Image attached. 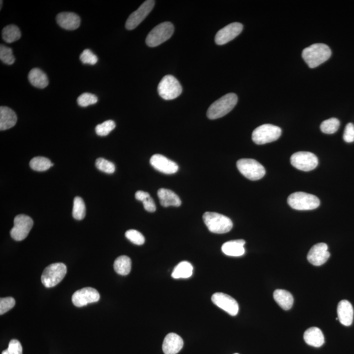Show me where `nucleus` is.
<instances>
[{
  "label": "nucleus",
  "mask_w": 354,
  "mask_h": 354,
  "mask_svg": "<svg viewBox=\"0 0 354 354\" xmlns=\"http://www.w3.org/2000/svg\"><path fill=\"white\" fill-rule=\"evenodd\" d=\"M31 169L37 171H45L53 166V163L48 158L38 156L33 158L30 162Z\"/></svg>",
  "instance_id": "30"
},
{
  "label": "nucleus",
  "mask_w": 354,
  "mask_h": 354,
  "mask_svg": "<svg viewBox=\"0 0 354 354\" xmlns=\"http://www.w3.org/2000/svg\"><path fill=\"white\" fill-rule=\"evenodd\" d=\"M2 354H22V347L19 340H11L8 349L2 351Z\"/></svg>",
  "instance_id": "39"
},
{
  "label": "nucleus",
  "mask_w": 354,
  "mask_h": 354,
  "mask_svg": "<svg viewBox=\"0 0 354 354\" xmlns=\"http://www.w3.org/2000/svg\"><path fill=\"white\" fill-rule=\"evenodd\" d=\"M302 58L311 68H316L327 61L331 56V50L324 44H315L302 51Z\"/></svg>",
  "instance_id": "1"
},
{
  "label": "nucleus",
  "mask_w": 354,
  "mask_h": 354,
  "mask_svg": "<svg viewBox=\"0 0 354 354\" xmlns=\"http://www.w3.org/2000/svg\"><path fill=\"white\" fill-rule=\"evenodd\" d=\"M154 5H155V1L147 0L138 8L137 10L131 13L125 23V27L127 30H133L139 25L153 10Z\"/></svg>",
  "instance_id": "12"
},
{
  "label": "nucleus",
  "mask_w": 354,
  "mask_h": 354,
  "mask_svg": "<svg viewBox=\"0 0 354 354\" xmlns=\"http://www.w3.org/2000/svg\"><path fill=\"white\" fill-rule=\"evenodd\" d=\"M21 37V32L19 28L14 24H10L5 27L2 31V38L4 41L8 44L17 41Z\"/></svg>",
  "instance_id": "29"
},
{
  "label": "nucleus",
  "mask_w": 354,
  "mask_h": 354,
  "mask_svg": "<svg viewBox=\"0 0 354 354\" xmlns=\"http://www.w3.org/2000/svg\"><path fill=\"white\" fill-rule=\"evenodd\" d=\"M203 219L208 229L215 234H226L233 227L232 221L225 215L214 212H206Z\"/></svg>",
  "instance_id": "3"
},
{
  "label": "nucleus",
  "mask_w": 354,
  "mask_h": 354,
  "mask_svg": "<svg viewBox=\"0 0 354 354\" xmlns=\"http://www.w3.org/2000/svg\"><path fill=\"white\" fill-rule=\"evenodd\" d=\"M150 162L154 169L164 174H174L179 170L178 165L175 162L161 154H154Z\"/></svg>",
  "instance_id": "17"
},
{
  "label": "nucleus",
  "mask_w": 354,
  "mask_h": 354,
  "mask_svg": "<svg viewBox=\"0 0 354 354\" xmlns=\"http://www.w3.org/2000/svg\"><path fill=\"white\" fill-rule=\"evenodd\" d=\"M245 241L243 239H237L226 242L222 246V251L225 255L230 257H241L245 254L244 248Z\"/></svg>",
  "instance_id": "22"
},
{
  "label": "nucleus",
  "mask_w": 354,
  "mask_h": 354,
  "mask_svg": "<svg viewBox=\"0 0 354 354\" xmlns=\"http://www.w3.org/2000/svg\"><path fill=\"white\" fill-rule=\"evenodd\" d=\"M97 101V96L89 93L82 94L77 100L78 105L82 107H87L89 105L95 104Z\"/></svg>",
  "instance_id": "36"
},
{
  "label": "nucleus",
  "mask_w": 354,
  "mask_h": 354,
  "mask_svg": "<svg viewBox=\"0 0 354 354\" xmlns=\"http://www.w3.org/2000/svg\"><path fill=\"white\" fill-rule=\"evenodd\" d=\"M158 196L160 199L161 205L164 207L174 206L179 207L181 205V200L179 197L171 190L161 188L158 190Z\"/></svg>",
  "instance_id": "24"
},
{
  "label": "nucleus",
  "mask_w": 354,
  "mask_h": 354,
  "mask_svg": "<svg viewBox=\"0 0 354 354\" xmlns=\"http://www.w3.org/2000/svg\"><path fill=\"white\" fill-rule=\"evenodd\" d=\"M174 26L169 22H162L152 29L147 36L146 43L151 48L160 46L173 34Z\"/></svg>",
  "instance_id": "5"
},
{
  "label": "nucleus",
  "mask_w": 354,
  "mask_h": 354,
  "mask_svg": "<svg viewBox=\"0 0 354 354\" xmlns=\"http://www.w3.org/2000/svg\"><path fill=\"white\" fill-rule=\"evenodd\" d=\"M291 163L293 167L303 171H310L317 167V156L309 152H299L293 154Z\"/></svg>",
  "instance_id": "11"
},
{
  "label": "nucleus",
  "mask_w": 354,
  "mask_h": 354,
  "mask_svg": "<svg viewBox=\"0 0 354 354\" xmlns=\"http://www.w3.org/2000/svg\"><path fill=\"white\" fill-rule=\"evenodd\" d=\"M99 299V293L92 288H85L76 291L72 297L73 304L77 307H83L88 304L97 302Z\"/></svg>",
  "instance_id": "14"
},
{
  "label": "nucleus",
  "mask_w": 354,
  "mask_h": 354,
  "mask_svg": "<svg viewBox=\"0 0 354 354\" xmlns=\"http://www.w3.org/2000/svg\"><path fill=\"white\" fill-rule=\"evenodd\" d=\"M183 338L175 333L168 334L163 340L162 349L165 354H176L183 348Z\"/></svg>",
  "instance_id": "18"
},
{
  "label": "nucleus",
  "mask_w": 354,
  "mask_h": 354,
  "mask_svg": "<svg viewBox=\"0 0 354 354\" xmlns=\"http://www.w3.org/2000/svg\"><path fill=\"white\" fill-rule=\"evenodd\" d=\"M115 127L116 124L113 120H108L96 127V133L100 136H107Z\"/></svg>",
  "instance_id": "33"
},
{
  "label": "nucleus",
  "mask_w": 354,
  "mask_h": 354,
  "mask_svg": "<svg viewBox=\"0 0 354 354\" xmlns=\"http://www.w3.org/2000/svg\"><path fill=\"white\" fill-rule=\"evenodd\" d=\"M337 320L344 326H349L352 324L353 320V308L350 302L346 300H342L338 304Z\"/></svg>",
  "instance_id": "20"
},
{
  "label": "nucleus",
  "mask_w": 354,
  "mask_h": 354,
  "mask_svg": "<svg viewBox=\"0 0 354 354\" xmlns=\"http://www.w3.org/2000/svg\"><path fill=\"white\" fill-rule=\"evenodd\" d=\"M0 59L4 64L11 65L15 62V57L12 49L8 47L1 45L0 46Z\"/></svg>",
  "instance_id": "34"
},
{
  "label": "nucleus",
  "mask_w": 354,
  "mask_h": 354,
  "mask_svg": "<svg viewBox=\"0 0 354 354\" xmlns=\"http://www.w3.org/2000/svg\"><path fill=\"white\" fill-rule=\"evenodd\" d=\"M17 122V116L15 112L6 107L0 108V130L12 128Z\"/></svg>",
  "instance_id": "21"
},
{
  "label": "nucleus",
  "mask_w": 354,
  "mask_h": 354,
  "mask_svg": "<svg viewBox=\"0 0 354 354\" xmlns=\"http://www.w3.org/2000/svg\"><path fill=\"white\" fill-rule=\"evenodd\" d=\"M340 125V121L337 118H333L323 122L320 128L324 133L333 134L339 129Z\"/></svg>",
  "instance_id": "32"
},
{
  "label": "nucleus",
  "mask_w": 354,
  "mask_h": 354,
  "mask_svg": "<svg viewBox=\"0 0 354 354\" xmlns=\"http://www.w3.org/2000/svg\"><path fill=\"white\" fill-rule=\"evenodd\" d=\"M235 354H238V353H235Z\"/></svg>",
  "instance_id": "44"
},
{
  "label": "nucleus",
  "mask_w": 354,
  "mask_h": 354,
  "mask_svg": "<svg viewBox=\"0 0 354 354\" xmlns=\"http://www.w3.org/2000/svg\"><path fill=\"white\" fill-rule=\"evenodd\" d=\"M274 299L278 305L285 310H290L294 303L293 295L286 290H275L274 293Z\"/></svg>",
  "instance_id": "26"
},
{
  "label": "nucleus",
  "mask_w": 354,
  "mask_h": 354,
  "mask_svg": "<svg viewBox=\"0 0 354 354\" xmlns=\"http://www.w3.org/2000/svg\"><path fill=\"white\" fill-rule=\"evenodd\" d=\"M159 95L163 99L169 100L174 99L182 93V86L174 76H164L158 85Z\"/></svg>",
  "instance_id": "9"
},
{
  "label": "nucleus",
  "mask_w": 354,
  "mask_h": 354,
  "mask_svg": "<svg viewBox=\"0 0 354 354\" xmlns=\"http://www.w3.org/2000/svg\"><path fill=\"white\" fill-rule=\"evenodd\" d=\"M15 305V299L12 297L2 298L0 300V315L10 311Z\"/></svg>",
  "instance_id": "40"
},
{
  "label": "nucleus",
  "mask_w": 354,
  "mask_h": 354,
  "mask_svg": "<svg viewBox=\"0 0 354 354\" xmlns=\"http://www.w3.org/2000/svg\"><path fill=\"white\" fill-rule=\"evenodd\" d=\"M95 165L100 171L108 174H113L115 171L116 167L114 163L102 158H98L96 160Z\"/></svg>",
  "instance_id": "35"
},
{
  "label": "nucleus",
  "mask_w": 354,
  "mask_h": 354,
  "mask_svg": "<svg viewBox=\"0 0 354 354\" xmlns=\"http://www.w3.org/2000/svg\"><path fill=\"white\" fill-rule=\"evenodd\" d=\"M149 196H151V195L147 192L137 191L135 194V198L138 201H142V202L145 199L149 198Z\"/></svg>",
  "instance_id": "43"
},
{
  "label": "nucleus",
  "mask_w": 354,
  "mask_h": 354,
  "mask_svg": "<svg viewBox=\"0 0 354 354\" xmlns=\"http://www.w3.org/2000/svg\"><path fill=\"white\" fill-rule=\"evenodd\" d=\"M330 257V253L328 252V246L326 243H320L315 244L311 248L307 259L309 263L313 265L319 266L326 263Z\"/></svg>",
  "instance_id": "16"
},
{
  "label": "nucleus",
  "mask_w": 354,
  "mask_h": 354,
  "mask_svg": "<svg viewBox=\"0 0 354 354\" xmlns=\"http://www.w3.org/2000/svg\"><path fill=\"white\" fill-rule=\"evenodd\" d=\"M237 167L244 176L251 181L260 180L266 174L263 165L253 159H241L237 161Z\"/></svg>",
  "instance_id": "8"
},
{
  "label": "nucleus",
  "mask_w": 354,
  "mask_h": 354,
  "mask_svg": "<svg viewBox=\"0 0 354 354\" xmlns=\"http://www.w3.org/2000/svg\"><path fill=\"white\" fill-rule=\"evenodd\" d=\"M33 222L30 217L19 215L14 219V226L11 230V236L15 241H22L26 238L32 228Z\"/></svg>",
  "instance_id": "10"
},
{
  "label": "nucleus",
  "mask_w": 354,
  "mask_h": 354,
  "mask_svg": "<svg viewBox=\"0 0 354 354\" xmlns=\"http://www.w3.org/2000/svg\"><path fill=\"white\" fill-rule=\"evenodd\" d=\"M288 202L291 208L299 210L315 209L320 205V201L317 197L302 192L291 194L288 199Z\"/></svg>",
  "instance_id": "4"
},
{
  "label": "nucleus",
  "mask_w": 354,
  "mask_h": 354,
  "mask_svg": "<svg viewBox=\"0 0 354 354\" xmlns=\"http://www.w3.org/2000/svg\"><path fill=\"white\" fill-rule=\"evenodd\" d=\"M193 266L187 261H183L174 268L172 273L174 279L189 278L193 274Z\"/></svg>",
  "instance_id": "27"
},
{
  "label": "nucleus",
  "mask_w": 354,
  "mask_h": 354,
  "mask_svg": "<svg viewBox=\"0 0 354 354\" xmlns=\"http://www.w3.org/2000/svg\"><path fill=\"white\" fill-rule=\"evenodd\" d=\"M125 237L132 243L135 244V245H142L145 242L144 236L137 230H127L125 232Z\"/></svg>",
  "instance_id": "37"
},
{
  "label": "nucleus",
  "mask_w": 354,
  "mask_h": 354,
  "mask_svg": "<svg viewBox=\"0 0 354 354\" xmlns=\"http://www.w3.org/2000/svg\"><path fill=\"white\" fill-rule=\"evenodd\" d=\"M237 100L236 94H226L210 105L207 113L208 118L216 120L223 117L232 111L237 104Z\"/></svg>",
  "instance_id": "2"
},
{
  "label": "nucleus",
  "mask_w": 354,
  "mask_h": 354,
  "mask_svg": "<svg viewBox=\"0 0 354 354\" xmlns=\"http://www.w3.org/2000/svg\"><path fill=\"white\" fill-rule=\"evenodd\" d=\"M114 268L117 274L121 275H128L131 270V260L129 257L122 255L116 259Z\"/></svg>",
  "instance_id": "28"
},
{
  "label": "nucleus",
  "mask_w": 354,
  "mask_h": 354,
  "mask_svg": "<svg viewBox=\"0 0 354 354\" xmlns=\"http://www.w3.org/2000/svg\"><path fill=\"white\" fill-rule=\"evenodd\" d=\"M343 138L345 142L351 143L354 142V125L349 123L345 127Z\"/></svg>",
  "instance_id": "41"
},
{
  "label": "nucleus",
  "mask_w": 354,
  "mask_h": 354,
  "mask_svg": "<svg viewBox=\"0 0 354 354\" xmlns=\"http://www.w3.org/2000/svg\"><path fill=\"white\" fill-rule=\"evenodd\" d=\"M80 60L83 64L95 65L97 63L98 58L90 49H85L80 55Z\"/></svg>",
  "instance_id": "38"
},
{
  "label": "nucleus",
  "mask_w": 354,
  "mask_h": 354,
  "mask_svg": "<svg viewBox=\"0 0 354 354\" xmlns=\"http://www.w3.org/2000/svg\"><path fill=\"white\" fill-rule=\"evenodd\" d=\"M58 24L62 28L68 30H75L79 28L80 18L75 13L62 12L57 16Z\"/></svg>",
  "instance_id": "19"
},
{
  "label": "nucleus",
  "mask_w": 354,
  "mask_h": 354,
  "mask_svg": "<svg viewBox=\"0 0 354 354\" xmlns=\"http://www.w3.org/2000/svg\"><path fill=\"white\" fill-rule=\"evenodd\" d=\"M86 208L84 200L80 197H76L74 200L73 216L76 220H83L86 217Z\"/></svg>",
  "instance_id": "31"
},
{
  "label": "nucleus",
  "mask_w": 354,
  "mask_h": 354,
  "mask_svg": "<svg viewBox=\"0 0 354 354\" xmlns=\"http://www.w3.org/2000/svg\"><path fill=\"white\" fill-rule=\"evenodd\" d=\"M28 80L32 86L37 88H46L49 84L48 76L39 68H33L28 74Z\"/></svg>",
  "instance_id": "25"
},
{
  "label": "nucleus",
  "mask_w": 354,
  "mask_h": 354,
  "mask_svg": "<svg viewBox=\"0 0 354 354\" xmlns=\"http://www.w3.org/2000/svg\"><path fill=\"white\" fill-rule=\"evenodd\" d=\"M212 302L215 305L225 310L232 316H235L239 311V305L236 300L230 296L223 293H216L213 295Z\"/></svg>",
  "instance_id": "13"
},
{
  "label": "nucleus",
  "mask_w": 354,
  "mask_h": 354,
  "mask_svg": "<svg viewBox=\"0 0 354 354\" xmlns=\"http://www.w3.org/2000/svg\"><path fill=\"white\" fill-rule=\"evenodd\" d=\"M281 129L272 124H264L253 132L252 139L257 145H264L274 142L280 137Z\"/></svg>",
  "instance_id": "7"
},
{
  "label": "nucleus",
  "mask_w": 354,
  "mask_h": 354,
  "mask_svg": "<svg viewBox=\"0 0 354 354\" xmlns=\"http://www.w3.org/2000/svg\"><path fill=\"white\" fill-rule=\"evenodd\" d=\"M304 340L307 344L319 348L325 342V338L321 329L317 328H311L307 329L304 334Z\"/></svg>",
  "instance_id": "23"
},
{
  "label": "nucleus",
  "mask_w": 354,
  "mask_h": 354,
  "mask_svg": "<svg viewBox=\"0 0 354 354\" xmlns=\"http://www.w3.org/2000/svg\"><path fill=\"white\" fill-rule=\"evenodd\" d=\"M143 205H144L145 209L147 210L148 212L153 213L156 211V204L154 203L153 199L151 198V196H149V198L145 199L143 201Z\"/></svg>",
  "instance_id": "42"
},
{
  "label": "nucleus",
  "mask_w": 354,
  "mask_h": 354,
  "mask_svg": "<svg viewBox=\"0 0 354 354\" xmlns=\"http://www.w3.org/2000/svg\"><path fill=\"white\" fill-rule=\"evenodd\" d=\"M243 28V25L239 22H233L228 24L217 33L215 36V43L220 46L228 43L240 34Z\"/></svg>",
  "instance_id": "15"
},
{
  "label": "nucleus",
  "mask_w": 354,
  "mask_h": 354,
  "mask_svg": "<svg viewBox=\"0 0 354 354\" xmlns=\"http://www.w3.org/2000/svg\"><path fill=\"white\" fill-rule=\"evenodd\" d=\"M67 268L63 263H54L45 268L42 275V284L47 288H53L64 279Z\"/></svg>",
  "instance_id": "6"
}]
</instances>
